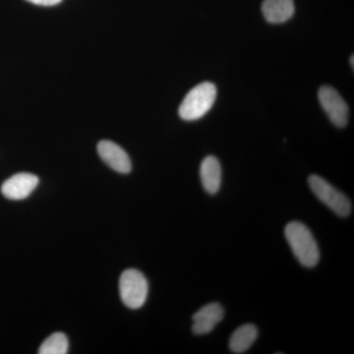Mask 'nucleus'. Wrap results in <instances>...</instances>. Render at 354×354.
Masks as SVG:
<instances>
[{
    "label": "nucleus",
    "mask_w": 354,
    "mask_h": 354,
    "mask_svg": "<svg viewBox=\"0 0 354 354\" xmlns=\"http://www.w3.org/2000/svg\"><path fill=\"white\" fill-rule=\"evenodd\" d=\"M285 235L293 255L304 267L313 268L320 259L315 237L304 223L291 221L286 227Z\"/></svg>",
    "instance_id": "obj_1"
},
{
    "label": "nucleus",
    "mask_w": 354,
    "mask_h": 354,
    "mask_svg": "<svg viewBox=\"0 0 354 354\" xmlns=\"http://www.w3.org/2000/svg\"><path fill=\"white\" fill-rule=\"evenodd\" d=\"M215 84L203 82L191 88L179 106V116L186 121H194L203 118L215 104Z\"/></svg>",
    "instance_id": "obj_2"
},
{
    "label": "nucleus",
    "mask_w": 354,
    "mask_h": 354,
    "mask_svg": "<svg viewBox=\"0 0 354 354\" xmlns=\"http://www.w3.org/2000/svg\"><path fill=\"white\" fill-rule=\"evenodd\" d=\"M308 184L310 189L312 190L314 195L337 216L346 218L351 215V200L344 193L334 187L332 184L325 180L323 177L316 176V174L310 176Z\"/></svg>",
    "instance_id": "obj_3"
},
{
    "label": "nucleus",
    "mask_w": 354,
    "mask_h": 354,
    "mask_svg": "<svg viewBox=\"0 0 354 354\" xmlns=\"http://www.w3.org/2000/svg\"><path fill=\"white\" fill-rule=\"evenodd\" d=\"M148 281L138 270L129 269L122 272L120 279L121 300L130 309H139L148 297Z\"/></svg>",
    "instance_id": "obj_4"
},
{
    "label": "nucleus",
    "mask_w": 354,
    "mask_h": 354,
    "mask_svg": "<svg viewBox=\"0 0 354 354\" xmlns=\"http://www.w3.org/2000/svg\"><path fill=\"white\" fill-rule=\"evenodd\" d=\"M319 102L333 124L339 128L346 127L348 122V104L335 88L324 86L319 91Z\"/></svg>",
    "instance_id": "obj_5"
},
{
    "label": "nucleus",
    "mask_w": 354,
    "mask_h": 354,
    "mask_svg": "<svg viewBox=\"0 0 354 354\" xmlns=\"http://www.w3.org/2000/svg\"><path fill=\"white\" fill-rule=\"evenodd\" d=\"M39 184L38 176L27 172H21L7 179L2 184L1 193L3 196L13 201H20L32 194Z\"/></svg>",
    "instance_id": "obj_6"
},
{
    "label": "nucleus",
    "mask_w": 354,
    "mask_h": 354,
    "mask_svg": "<svg viewBox=\"0 0 354 354\" xmlns=\"http://www.w3.org/2000/svg\"><path fill=\"white\" fill-rule=\"evenodd\" d=\"M97 153L102 160L113 171L124 174L131 171V160L127 153L118 144L109 140H102L97 144Z\"/></svg>",
    "instance_id": "obj_7"
},
{
    "label": "nucleus",
    "mask_w": 354,
    "mask_h": 354,
    "mask_svg": "<svg viewBox=\"0 0 354 354\" xmlns=\"http://www.w3.org/2000/svg\"><path fill=\"white\" fill-rule=\"evenodd\" d=\"M225 316V310L220 304H209L198 310L193 315L192 332L195 335H207L213 332Z\"/></svg>",
    "instance_id": "obj_8"
},
{
    "label": "nucleus",
    "mask_w": 354,
    "mask_h": 354,
    "mask_svg": "<svg viewBox=\"0 0 354 354\" xmlns=\"http://www.w3.org/2000/svg\"><path fill=\"white\" fill-rule=\"evenodd\" d=\"M295 12L293 0H264L262 13L267 22L281 24L292 17Z\"/></svg>",
    "instance_id": "obj_9"
},
{
    "label": "nucleus",
    "mask_w": 354,
    "mask_h": 354,
    "mask_svg": "<svg viewBox=\"0 0 354 354\" xmlns=\"http://www.w3.org/2000/svg\"><path fill=\"white\" fill-rule=\"evenodd\" d=\"M200 177L207 193L214 195L218 192L221 185V167L218 158L209 156L203 160Z\"/></svg>",
    "instance_id": "obj_10"
},
{
    "label": "nucleus",
    "mask_w": 354,
    "mask_h": 354,
    "mask_svg": "<svg viewBox=\"0 0 354 354\" xmlns=\"http://www.w3.org/2000/svg\"><path fill=\"white\" fill-rule=\"evenodd\" d=\"M258 330L252 324H246L237 328L230 339V349L232 353H246L257 339Z\"/></svg>",
    "instance_id": "obj_11"
},
{
    "label": "nucleus",
    "mask_w": 354,
    "mask_h": 354,
    "mask_svg": "<svg viewBox=\"0 0 354 354\" xmlns=\"http://www.w3.org/2000/svg\"><path fill=\"white\" fill-rule=\"evenodd\" d=\"M68 339L62 333L50 335L39 346V354H66L68 353Z\"/></svg>",
    "instance_id": "obj_12"
},
{
    "label": "nucleus",
    "mask_w": 354,
    "mask_h": 354,
    "mask_svg": "<svg viewBox=\"0 0 354 354\" xmlns=\"http://www.w3.org/2000/svg\"><path fill=\"white\" fill-rule=\"evenodd\" d=\"M27 1L32 2V3L36 4V6H53L60 3L62 0H27Z\"/></svg>",
    "instance_id": "obj_13"
},
{
    "label": "nucleus",
    "mask_w": 354,
    "mask_h": 354,
    "mask_svg": "<svg viewBox=\"0 0 354 354\" xmlns=\"http://www.w3.org/2000/svg\"><path fill=\"white\" fill-rule=\"evenodd\" d=\"M353 59H354V58H353V57H351V68H353Z\"/></svg>",
    "instance_id": "obj_14"
}]
</instances>
